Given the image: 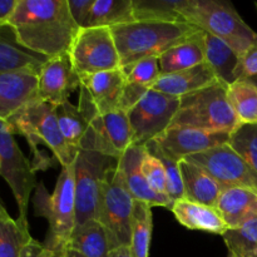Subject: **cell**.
I'll use <instances>...</instances> for the list:
<instances>
[{
	"mask_svg": "<svg viewBox=\"0 0 257 257\" xmlns=\"http://www.w3.org/2000/svg\"><path fill=\"white\" fill-rule=\"evenodd\" d=\"M206 59L205 62L215 72L218 80L232 84L237 80V72L241 57L223 40L205 33Z\"/></svg>",
	"mask_w": 257,
	"mask_h": 257,
	"instance_id": "cell-25",
	"label": "cell"
},
{
	"mask_svg": "<svg viewBox=\"0 0 257 257\" xmlns=\"http://www.w3.org/2000/svg\"><path fill=\"white\" fill-rule=\"evenodd\" d=\"M0 176L7 181L14 195L19 216L17 220L24 225L28 223V206L32 191L38 182L33 163L28 160L18 146L12 128L0 119Z\"/></svg>",
	"mask_w": 257,
	"mask_h": 257,
	"instance_id": "cell-9",
	"label": "cell"
},
{
	"mask_svg": "<svg viewBox=\"0 0 257 257\" xmlns=\"http://www.w3.org/2000/svg\"><path fill=\"white\" fill-rule=\"evenodd\" d=\"M48 59L23 48L8 25L0 30V73L23 69L39 73Z\"/></svg>",
	"mask_w": 257,
	"mask_h": 257,
	"instance_id": "cell-23",
	"label": "cell"
},
{
	"mask_svg": "<svg viewBox=\"0 0 257 257\" xmlns=\"http://www.w3.org/2000/svg\"><path fill=\"white\" fill-rule=\"evenodd\" d=\"M122 69L146 58H160L167 50L198 32L188 23L135 20L110 28Z\"/></svg>",
	"mask_w": 257,
	"mask_h": 257,
	"instance_id": "cell-2",
	"label": "cell"
},
{
	"mask_svg": "<svg viewBox=\"0 0 257 257\" xmlns=\"http://www.w3.org/2000/svg\"><path fill=\"white\" fill-rule=\"evenodd\" d=\"M110 257H133V256L132 253H131L130 247H120L118 248V250L112 251Z\"/></svg>",
	"mask_w": 257,
	"mask_h": 257,
	"instance_id": "cell-41",
	"label": "cell"
},
{
	"mask_svg": "<svg viewBox=\"0 0 257 257\" xmlns=\"http://www.w3.org/2000/svg\"><path fill=\"white\" fill-rule=\"evenodd\" d=\"M18 0H0V30L7 27L8 20L17 8Z\"/></svg>",
	"mask_w": 257,
	"mask_h": 257,
	"instance_id": "cell-40",
	"label": "cell"
},
{
	"mask_svg": "<svg viewBox=\"0 0 257 257\" xmlns=\"http://www.w3.org/2000/svg\"><path fill=\"white\" fill-rule=\"evenodd\" d=\"M185 160L203 168L223 188L242 187L257 192V172L228 143L186 157Z\"/></svg>",
	"mask_w": 257,
	"mask_h": 257,
	"instance_id": "cell-12",
	"label": "cell"
},
{
	"mask_svg": "<svg viewBox=\"0 0 257 257\" xmlns=\"http://www.w3.org/2000/svg\"><path fill=\"white\" fill-rule=\"evenodd\" d=\"M206 45L205 32L198 30L180 44L175 45L170 50L158 58L161 74L180 72L190 69L205 63Z\"/></svg>",
	"mask_w": 257,
	"mask_h": 257,
	"instance_id": "cell-22",
	"label": "cell"
},
{
	"mask_svg": "<svg viewBox=\"0 0 257 257\" xmlns=\"http://www.w3.org/2000/svg\"><path fill=\"white\" fill-rule=\"evenodd\" d=\"M39 99V73L12 70L0 73V119L8 122L19 110Z\"/></svg>",
	"mask_w": 257,
	"mask_h": 257,
	"instance_id": "cell-15",
	"label": "cell"
},
{
	"mask_svg": "<svg viewBox=\"0 0 257 257\" xmlns=\"http://www.w3.org/2000/svg\"><path fill=\"white\" fill-rule=\"evenodd\" d=\"M228 251L236 257H257V218L223 233Z\"/></svg>",
	"mask_w": 257,
	"mask_h": 257,
	"instance_id": "cell-32",
	"label": "cell"
},
{
	"mask_svg": "<svg viewBox=\"0 0 257 257\" xmlns=\"http://www.w3.org/2000/svg\"><path fill=\"white\" fill-rule=\"evenodd\" d=\"M118 160L99 152L79 150L75 157V226L97 220L100 190Z\"/></svg>",
	"mask_w": 257,
	"mask_h": 257,
	"instance_id": "cell-8",
	"label": "cell"
},
{
	"mask_svg": "<svg viewBox=\"0 0 257 257\" xmlns=\"http://www.w3.org/2000/svg\"><path fill=\"white\" fill-rule=\"evenodd\" d=\"M153 221L152 207L141 201H135L132 218V238L130 250L133 257H148Z\"/></svg>",
	"mask_w": 257,
	"mask_h": 257,
	"instance_id": "cell-31",
	"label": "cell"
},
{
	"mask_svg": "<svg viewBox=\"0 0 257 257\" xmlns=\"http://www.w3.org/2000/svg\"><path fill=\"white\" fill-rule=\"evenodd\" d=\"M57 118L67 145L78 152L88 132L89 123L83 117L78 105H74L69 100L57 105Z\"/></svg>",
	"mask_w": 257,
	"mask_h": 257,
	"instance_id": "cell-30",
	"label": "cell"
},
{
	"mask_svg": "<svg viewBox=\"0 0 257 257\" xmlns=\"http://www.w3.org/2000/svg\"><path fill=\"white\" fill-rule=\"evenodd\" d=\"M67 248L77 251L84 257H110L113 251L107 231L97 220L75 226Z\"/></svg>",
	"mask_w": 257,
	"mask_h": 257,
	"instance_id": "cell-24",
	"label": "cell"
},
{
	"mask_svg": "<svg viewBox=\"0 0 257 257\" xmlns=\"http://www.w3.org/2000/svg\"><path fill=\"white\" fill-rule=\"evenodd\" d=\"M248 79H250L251 82H252L253 84H255V87L257 88V75H255V77H251V78H248Z\"/></svg>",
	"mask_w": 257,
	"mask_h": 257,
	"instance_id": "cell-43",
	"label": "cell"
},
{
	"mask_svg": "<svg viewBox=\"0 0 257 257\" xmlns=\"http://www.w3.org/2000/svg\"><path fill=\"white\" fill-rule=\"evenodd\" d=\"M135 20L182 23L186 0H132ZM186 23V22H185Z\"/></svg>",
	"mask_w": 257,
	"mask_h": 257,
	"instance_id": "cell-28",
	"label": "cell"
},
{
	"mask_svg": "<svg viewBox=\"0 0 257 257\" xmlns=\"http://www.w3.org/2000/svg\"><path fill=\"white\" fill-rule=\"evenodd\" d=\"M135 22L132 0H94L87 28H113Z\"/></svg>",
	"mask_w": 257,
	"mask_h": 257,
	"instance_id": "cell-26",
	"label": "cell"
},
{
	"mask_svg": "<svg viewBox=\"0 0 257 257\" xmlns=\"http://www.w3.org/2000/svg\"><path fill=\"white\" fill-rule=\"evenodd\" d=\"M123 70L125 82L145 89H151L161 75L158 58H146Z\"/></svg>",
	"mask_w": 257,
	"mask_h": 257,
	"instance_id": "cell-35",
	"label": "cell"
},
{
	"mask_svg": "<svg viewBox=\"0 0 257 257\" xmlns=\"http://www.w3.org/2000/svg\"><path fill=\"white\" fill-rule=\"evenodd\" d=\"M176 220L190 230L221 235L228 230L220 211L211 206L200 205L186 198L176 201L171 207Z\"/></svg>",
	"mask_w": 257,
	"mask_h": 257,
	"instance_id": "cell-20",
	"label": "cell"
},
{
	"mask_svg": "<svg viewBox=\"0 0 257 257\" xmlns=\"http://www.w3.org/2000/svg\"><path fill=\"white\" fill-rule=\"evenodd\" d=\"M4 208H5V207H4V205H3V203H2V201H0V212H2V211L4 210Z\"/></svg>",
	"mask_w": 257,
	"mask_h": 257,
	"instance_id": "cell-44",
	"label": "cell"
},
{
	"mask_svg": "<svg viewBox=\"0 0 257 257\" xmlns=\"http://www.w3.org/2000/svg\"><path fill=\"white\" fill-rule=\"evenodd\" d=\"M181 14L186 23L227 43L240 57L257 42V33L228 2L186 0Z\"/></svg>",
	"mask_w": 257,
	"mask_h": 257,
	"instance_id": "cell-5",
	"label": "cell"
},
{
	"mask_svg": "<svg viewBox=\"0 0 257 257\" xmlns=\"http://www.w3.org/2000/svg\"><path fill=\"white\" fill-rule=\"evenodd\" d=\"M233 256H235V255H233ZM235 257H236V256H235Z\"/></svg>",
	"mask_w": 257,
	"mask_h": 257,
	"instance_id": "cell-46",
	"label": "cell"
},
{
	"mask_svg": "<svg viewBox=\"0 0 257 257\" xmlns=\"http://www.w3.org/2000/svg\"><path fill=\"white\" fill-rule=\"evenodd\" d=\"M20 257H58L54 252L48 250L44 243L38 242L33 238L24 248H23Z\"/></svg>",
	"mask_w": 257,
	"mask_h": 257,
	"instance_id": "cell-39",
	"label": "cell"
},
{
	"mask_svg": "<svg viewBox=\"0 0 257 257\" xmlns=\"http://www.w3.org/2000/svg\"><path fill=\"white\" fill-rule=\"evenodd\" d=\"M7 25L23 48L45 58L69 52L79 32L68 0H18Z\"/></svg>",
	"mask_w": 257,
	"mask_h": 257,
	"instance_id": "cell-1",
	"label": "cell"
},
{
	"mask_svg": "<svg viewBox=\"0 0 257 257\" xmlns=\"http://www.w3.org/2000/svg\"><path fill=\"white\" fill-rule=\"evenodd\" d=\"M80 79L100 114L120 109V100L125 85V74L122 68L83 75Z\"/></svg>",
	"mask_w": 257,
	"mask_h": 257,
	"instance_id": "cell-17",
	"label": "cell"
},
{
	"mask_svg": "<svg viewBox=\"0 0 257 257\" xmlns=\"http://www.w3.org/2000/svg\"><path fill=\"white\" fill-rule=\"evenodd\" d=\"M146 151L151 155H153L155 157H157L158 160L162 162L163 167H165L166 172V195L170 197V200L173 203L178 200H182L185 198V187H183V180L182 175H181L180 170V162L176 160H173L171 156H168L167 153L163 152L160 147H158L157 143L155 141L147 143L145 146Z\"/></svg>",
	"mask_w": 257,
	"mask_h": 257,
	"instance_id": "cell-33",
	"label": "cell"
},
{
	"mask_svg": "<svg viewBox=\"0 0 257 257\" xmlns=\"http://www.w3.org/2000/svg\"><path fill=\"white\" fill-rule=\"evenodd\" d=\"M228 257H235V256H233V253H231V252H228Z\"/></svg>",
	"mask_w": 257,
	"mask_h": 257,
	"instance_id": "cell-45",
	"label": "cell"
},
{
	"mask_svg": "<svg viewBox=\"0 0 257 257\" xmlns=\"http://www.w3.org/2000/svg\"><path fill=\"white\" fill-rule=\"evenodd\" d=\"M255 75H257V42L252 47L248 48L247 52L241 57L237 79L251 78Z\"/></svg>",
	"mask_w": 257,
	"mask_h": 257,
	"instance_id": "cell-38",
	"label": "cell"
},
{
	"mask_svg": "<svg viewBox=\"0 0 257 257\" xmlns=\"http://www.w3.org/2000/svg\"><path fill=\"white\" fill-rule=\"evenodd\" d=\"M141 168H142L143 175H145L151 188L155 192L160 193V195H166L167 180H166V172L162 162L157 157H155V156L146 151Z\"/></svg>",
	"mask_w": 257,
	"mask_h": 257,
	"instance_id": "cell-36",
	"label": "cell"
},
{
	"mask_svg": "<svg viewBox=\"0 0 257 257\" xmlns=\"http://www.w3.org/2000/svg\"><path fill=\"white\" fill-rule=\"evenodd\" d=\"M75 72L83 75L120 69V58L109 28L79 29L69 52Z\"/></svg>",
	"mask_w": 257,
	"mask_h": 257,
	"instance_id": "cell-10",
	"label": "cell"
},
{
	"mask_svg": "<svg viewBox=\"0 0 257 257\" xmlns=\"http://www.w3.org/2000/svg\"><path fill=\"white\" fill-rule=\"evenodd\" d=\"M82 85L68 53L49 58L39 72V99L59 105Z\"/></svg>",
	"mask_w": 257,
	"mask_h": 257,
	"instance_id": "cell-14",
	"label": "cell"
},
{
	"mask_svg": "<svg viewBox=\"0 0 257 257\" xmlns=\"http://www.w3.org/2000/svg\"><path fill=\"white\" fill-rule=\"evenodd\" d=\"M58 257H84V256L80 255V253L77 252V251L69 250V248H67V250H65L64 252L62 253V255H59Z\"/></svg>",
	"mask_w": 257,
	"mask_h": 257,
	"instance_id": "cell-42",
	"label": "cell"
},
{
	"mask_svg": "<svg viewBox=\"0 0 257 257\" xmlns=\"http://www.w3.org/2000/svg\"><path fill=\"white\" fill-rule=\"evenodd\" d=\"M75 161L62 167L54 192L49 196L44 183H38L33 200L34 215L45 217L49 223L44 246L59 256L67 250L75 227Z\"/></svg>",
	"mask_w": 257,
	"mask_h": 257,
	"instance_id": "cell-4",
	"label": "cell"
},
{
	"mask_svg": "<svg viewBox=\"0 0 257 257\" xmlns=\"http://www.w3.org/2000/svg\"><path fill=\"white\" fill-rule=\"evenodd\" d=\"M7 123L14 135H22L28 141L34 156L32 163L35 171L48 167V161H45L44 156L38 151L39 145L49 148L62 167H67L75 161L78 152L67 145L60 132L57 105L38 100L19 110Z\"/></svg>",
	"mask_w": 257,
	"mask_h": 257,
	"instance_id": "cell-3",
	"label": "cell"
},
{
	"mask_svg": "<svg viewBox=\"0 0 257 257\" xmlns=\"http://www.w3.org/2000/svg\"><path fill=\"white\" fill-rule=\"evenodd\" d=\"M145 153L146 148L143 146L132 145L119 157L118 168L124 177L125 185L136 201L147 203L151 207L161 206V207H167L171 210L173 202L170 200V197L155 192L143 175L141 166H142Z\"/></svg>",
	"mask_w": 257,
	"mask_h": 257,
	"instance_id": "cell-16",
	"label": "cell"
},
{
	"mask_svg": "<svg viewBox=\"0 0 257 257\" xmlns=\"http://www.w3.org/2000/svg\"><path fill=\"white\" fill-rule=\"evenodd\" d=\"M230 135L231 133L210 132L185 125H172L155 140V142L163 152L180 162L186 157L226 145L230 140Z\"/></svg>",
	"mask_w": 257,
	"mask_h": 257,
	"instance_id": "cell-13",
	"label": "cell"
},
{
	"mask_svg": "<svg viewBox=\"0 0 257 257\" xmlns=\"http://www.w3.org/2000/svg\"><path fill=\"white\" fill-rule=\"evenodd\" d=\"M185 198L200 205L216 207L223 187L203 168L187 160L180 161Z\"/></svg>",
	"mask_w": 257,
	"mask_h": 257,
	"instance_id": "cell-21",
	"label": "cell"
},
{
	"mask_svg": "<svg viewBox=\"0 0 257 257\" xmlns=\"http://www.w3.org/2000/svg\"><path fill=\"white\" fill-rule=\"evenodd\" d=\"M227 95L240 124L257 123V88L248 78L228 85Z\"/></svg>",
	"mask_w": 257,
	"mask_h": 257,
	"instance_id": "cell-27",
	"label": "cell"
},
{
	"mask_svg": "<svg viewBox=\"0 0 257 257\" xmlns=\"http://www.w3.org/2000/svg\"><path fill=\"white\" fill-rule=\"evenodd\" d=\"M217 80L218 78L216 77L215 72L205 62L190 69L180 70L170 74H161L151 89L172 97L182 98L191 93L203 89Z\"/></svg>",
	"mask_w": 257,
	"mask_h": 257,
	"instance_id": "cell-18",
	"label": "cell"
},
{
	"mask_svg": "<svg viewBox=\"0 0 257 257\" xmlns=\"http://www.w3.org/2000/svg\"><path fill=\"white\" fill-rule=\"evenodd\" d=\"M181 98L150 89L128 112L133 132L132 145L143 146L157 140L172 125Z\"/></svg>",
	"mask_w": 257,
	"mask_h": 257,
	"instance_id": "cell-11",
	"label": "cell"
},
{
	"mask_svg": "<svg viewBox=\"0 0 257 257\" xmlns=\"http://www.w3.org/2000/svg\"><path fill=\"white\" fill-rule=\"evenodd\" d=\"M228 146L257 172V123L238 124L231 132Z\"/></svg>",
	"mask_w": 257,
	"mask_h": 257,
	"instance_id": "cell-34",
	"label": "cell"
},
{
	"mask_svg": "<svg viewBox=\"0 0 257 257\" xmlns=\"http://www.w3.org/2000/svg\"><path fill=\"white\" fill-rule=\"evenodd\" d=\"M216 208L228 228H237L257 218V192L250 188H223Z\"/></svg>",
	"mask_w": 257,
	"mask_h": 257,
	"instance_id": "cell-19",
	"label": "cell"
},
{
	"mask_svg": "<svg viewBox=\"0 0 257 257\" xmlns=\"http://www.w3.org/2000/svg\"><path fill=\"white\" fill-rule=\"evenodd\" d=\"M32 240L29 226L10 217L4 208L0 212V257H20Z\"/></svg>",
	"mask_w": 257,
	"mask_h": 257,
	"instance_id": "cell-29",
	"label": "cell"
},
{
	"mask_svg": "<svg viewBox=\"0 0 257 257\" xmlns=\"http://www.w3.org/2000/svg\"><path fill=\"white\" fill-rule=\"evenodd\" d=\"M135 201L117 166L103 182L97 207V221L107 231L113 251L131 246Z\"/></svg>",
	"mask_w": 257,
	"mask_h": 257,
	"instance_id": "cell-7",
	"label": "cell"
},
{
	"mask_svg": "<svg viewBox=\"0 0 257 257\" xmlns=\"http://www.w3.org/2000/svg\"><path fill=\"white\" fill-rule=\"evenodd\" d=\"M94 0H68L70 15L79 29L87 28Z\"/></svg>",
	"mask_w": 257,
	"mask_h": 257,
	"instance_id": "cell-37",
	"label": "cell"
},
{
	"mask_svg": "<svg viewBox=\"0 0 257 257\" xmlns=\"http://www.w3.org/2000/svg\"><path fill=\"white\" fill-rule=\"evenodd\" d=\"M227 89L228 84L217 80L203 89L182 97L172 125L231 133L240 122L231 107Z\"/></svg>",
	"mask_w": 257,
	"mask_h": 257,
	"instance_id": "cell-6",
	"label": "cell"
}]
</instances>
